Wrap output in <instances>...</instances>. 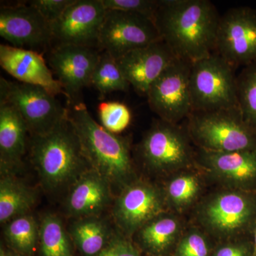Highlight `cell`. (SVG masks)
<instances>
[{"instance_id":"14","label":"cell","mask_w":256,"mask_h":256,"mask_svg":"<svg viewBox=\"0 0 256 256\" xmlns=\"http://www.w3.org/2000/svg\"><path fill=\"white\" fill-rule=\"evenodd\" d=\"M0 36L11 46L35 50L42 54L52 48L50 22L28 2L2 5Z\"/></svg>"},{"instance_id":"25","label":"cell","mask_w":256,"mask_h":256,"mask_svg":"<svg viewBox=\"0 0 256 256\" xmlns=\"http://www.w3.org/2000/svg\"><path fill=\"white\" fill-rule=\"evenodd\" d=\"M6 242L18 256H31L40 240V224L33 216L16 217L4 225Z\"/></svg>"},{"instance_id":"24","label":"cell","mask_w":256,"mask_h":256,"mask_svg":"<svg viewBox=\"0 0 256 256\" xmlns=\"http://www.w3.org/2000/svg\"><path fill=\"white\" fill-rule=\"evenodd\" d=\"M73 242L58 216L48 214L40 223L41 256H74Z\"/></svg>"},{"instance_id":"34","label":"cell","mask_w":256,"mask_h":256,"mask_svg":"<svg viewBox=\"0 0 256 256\" xmlns=\"http://www.w3.org/2000/svg\"><path fill=\"white\" fill-rule=\"evenodd\" d=\"M252 239H242L220 246L210 256H252Z\"/></svg>"},{"instance_id":"36","label":"cell","mask_w":256,"mask_h":256,"mask_svg":"<svg viewBox=\"0 0 256 256\" xmlns=\"http://www.w3.org/2000/svg\"><path fill=\"white\" fill-rule=\"evenodd\" d=\"M0 256H13L11 255V254H8L3 250L2 248H1V252H0Z\"/></svg>"},{"instance_id":"7","label":"cell","mask_w":256,"mask_h":256,"mask_svg":"<svg viewBox=\"0 0 256 256\" xmlns=\"http://www.w3.org/2000/svg\"><path fill=\"white\" fill-rule=\"evenodd\" d=\"M190 140L188 130L159 118L146 132L138 152L152 171L172 172L186 168L194 159Z\"/></svg>"},{"instance_id":"18","label":"cell","mask_w":256,"mask_h":256,"mask_svg":"<svg viewBox=\"0 0 256 256\" xmlns=\"http://www.w3.org/2000/svg\"><path fill=\"white\" fill-rule=\"evenodd\" d=\"M0 65L18 82L46 89L54 96L64 92L42 54L35 50L0 45ZM65 96V95H64Z\"/></svg>"},{"instance_id":"8","label":"cell","mask_w":256,"mask_h":256,"mask_svg":"<svg viewBox=\"0 0 256 256\" xmlns=\"http://www.w3.org/2000/svg\"><path fill=\"white\" fill-rule=\"evenodd\" d=\"M200 217L217 236L252 234L256 222V192L233 190L217 194L202 207Z\"/></svg>"},{"instance_id":"5","label":"cell","mask_w":256,"mask_h":256,"mask_svg":"<svg viewBox=\"0 0 256 256\" xmlns=\"http://www.w3.org/2000/svg\"><path fill=\"white\" fill-rule=\"evenodd\" d=\"M236 70L215 53L192 63L190 82L192 112L238 107Z\"/></svg>"},{"instance_id":"30","label":"cell","mask_w":256,"mask_h":256,"mask_svg":"<svg viewBox=\"0 0 256 256\" xmlns=\"http://www.w3.org/2000/svg\"><path fill=\"white\" fill-rule=\"evenodd\" d=\"M176 256H210V244L201 232L190 230L178 242Z\"/></svg>"},{"instance_id":"11","label":"cell","mask_w":256,"mask_h":256,"mask_svg":"<svg viewBox=\"0 0 256 256\" xmlns=\"http://www.w3.org/2000/svg\"><path fill=\"white\" fill-rule=\"evenodd\" d=\"M159 40V32L152 18L138 13L107 10L99 35L98 48L118 60Z\"/></svg>"},{"instance_id":"33","label":"cell","mask_w":256,"mask_h":256,"mask_svg":"<svg viewBox=\"0 0 256 256\" xmlns=\"http://www.w3.org/2000/svg\"><path fill=\"white\" fill-rule=\"evenodd\" d=\"M96 256H140V252L127 237L122 234H116Z\"/></svg>"},{"instance_id":"4","label":"cell","mask_w":256,"mask_h":256,"mask_svg":"<svg viewBox=\"0 0 256 256\" xmlns=\"http://www.w3.org/2000/svg\"><path fill=\"white\" fill-rule=\"evenodd\" d=\"M188 120L190 137L200 149L215 152L256 150V131L244 120L238 107L194 111Z\"/></svg>"},{"instance_id":"17","label":"cell","mask_w":256,"mask_h":256,"mask_svg":"<svg viewBox=\"0 0 256 256\" xmlns=\"http://www.w3.org/2000/svg\"><path fill=\"white\" fill-rule=\"evenodd\" d=\"M162 40L126 54L116 60L130 85L140 96H146L150 87L174 58Z\"/></svg>"},{"instance_id":"16","label":"cell","mask_w":256,"mask_h":256,"mask_svg":"<svg viewBox=\"0 0 256 256\" xmlns=\"http://www.w3.org/2000/svg\"><path fill=\"white\" fill-rule=\"evenodd\" d=\"M196 160L210 174L233 190L256 192V150L215 152L200 149Z\"/></svg>"},{"instance_id":"32","label":"cell","mask_w":256,"mask_h":256,"mask_svg":"<svg viewBox=\"0 0 256 256\" xmlns=\"http://www.w3.org/2000/svg\"><path fill=\"white\" fill-rule=\"evenodd\" d=\"M74 2V0H32L28 2L38 10L50 24L56 21Z\"/></svg>"},{"instance_id":"12","label":"cell","mask_w":256,"mask_h":256,"mask_svg":"<svg viewBox=\"0 0 256 256\" xmlns=\"http://www.w3.org/2000/svg\"><path fill=\"white\" fill-rule=\"evenodd\" d=\"M100 54L98 48L74 45L56 46L48 50V65L68 104L82 102V90L92 86Z\"/></svg>"},{"instance_id":"22","label":"cell","mask_w":256,"mask_h":256,"mask_svg":"<svg viewBox=\"0 0 256 256\" xmlns=\"http://www.w3.org/2000/svg\"><path fill=\"white\" fill-rule=\"evenodd\" d=\"M69 235L84 256H96L110 242L114 234L100 216L78 218L70 225Z\"/></svg>"},{"instance_id":"2","label":"cell","mask_w":256,"mask_h":256,"mask_svg":"<svg viewBox=\"0 0 256 256\" xmlns=\"http://www.w3.org/2000/svg\"><path fill=\"white\" fill-rule=\"evenodd\" d=\"M67 117L90 168L110 186L129 184L134 173L128 140L109 132L92 118L84 102L68 104Z\"/></svg>"},{"instance_id":"3","label":"cell","mask_w":256,"mask_h":256,"mask_svg":"<svg viewBox=\"0 0 256 256\" xmlns=\"http://www.w3.org/2000/svg\"><path fill=\"white\" fill-rule=\"evenodd\" d=\"M30 146L32 164L47 191L69 188L92 169L68 117L50 132L31 136Z\"/></svg>"},{"instance_id":"19","label":"cell","mask_w":256,"mask_h":256,"mask_svg":"<svg viewBox=\"0 0 256 256\" xmlns=\"http://www.w3.org/2000/svg\"><path fill=\"white\" fill-rule=\"evenodd\" d=\"M110 184L94 170L84 173L69 188L65 210L73 218L100 216L110 204L112 190Z\"/></svg>"},{"instance_id":"9","label":"cell","mask_w":256,"mask_h":256,"mask_svg":"<svg viewBox=\"0 0 256 256\" xmlns=\"http://www.w3.org/2000/svg\"><path fill=\"white\" fill-rule=\"evenodd\" d=\"M192 64L176 57L150 87L146 96L148 104L160 119L178 124L192 114Z\"/></svg>"},{"instance_id":"27","label":"cell","mask_w":256,"mask_h":256,"mask_svg":"<svg viewBox=\"0 0 256 256\" xmlns=\"http://www.w3.org/2000/svg\"><path fill=\"white\" fill-rule=\"evenodd\" d=\"M237 101L244 120L256 131V62L237 76Z\"/></svg>"},{"instance_id":"15","label":"cell","mask_w":256,"mask_h":256,"mask_svg":"<svg viewBox=\"0 0 256 256\" xmlns=\"http://www.w3.org/2000/svg\"><path fill=\"white\" fill-rule=\"evenodd\" d=\"M164 204V197L156 186L136 182L122 188L114 202L112 216L121 233L128 236L162 214Z\"/></svg>"},{"instance_id":"28","label":"cell","mask_w":256,"mask_h":256,"mask_svg":"<svg viewBox=\"0 0 256 256\" xmlns=\"http://www.w3.org/2000/svg\"><path fill=\"white\" fill-rule=\"evenodd\" d=\"M200 192V180L188 173L176 176L168 184L166 196L174 206L182 208L193 203Z\"/></svg>"},{"instance_id":"31","label":"cell","mask_w":256,"mask_h":256,"mask_svg":"<svg viewBox=\"0 0 256 256\" xmlns=\"http://www.w3.org/2000/svg\"><path fill=\"white\" fill-rule=\"evenodd\" d=\"M107 10L138 13L153 20L158 0H101Z\"/></svg>"},{"instance_id":"35","label":"cell","mask_w":256,"mask_h":256,"mask_svg":"<svg viewBox=\"0 0 256 256\" xmlns=\"http://www.w3.org/2000/svg\"><path fill=\"white\" fill-rule=\"evenodd\" d=\"M252 246H254V250H252V256H256V222L254 225V228L252 232Z\"/></svg>"},{"instance_id":"20","label":"cell","mask_w":256,"mask_h":256,"mask_svg":"<svg viewBox=\"0 0 256 256\" xmlns=\"http://www.w3.org/2000/svg\"><path fill=\"white\" fill-rule=\"evenodd\" d=\"M28 133L24 120L14 106L0 102L1 171H12L21 164L28 146Z\"/></svg>"},{"instance_id":"10","label":"cell","mask_w":256,"mask_h":256,"mask_svg":"<svg viewBox=\"0 0 256 256\" xmlns=\"http://www.w3.org/2000/svg\"><path fill=\"white\" fill-rule=\"evenodd\" d=\"M214 53L236 69L256 62V10L238 6L220 15Z\"/></svg>"},{"instance_id":"21","label":"cell","mask_w":256,"mask_h":256,"mask_svg":"<svg viewBox=\"0 0 256 256\" xmlns=\"http://www.w3.org/2000/svg\"><path fill=\"white\" fill-rule=\"evenodd\" d=\"M0 180V223L5 225L16 217L30 214L36 204L35 192L22 182L1 171Z\"/></svg>"},{"instance_id":"1","label":"cell","mask_w":256,"mask_h":256,"mask_svg":"<svg viewBox=\"0 0 256 256\" xmlns=\"http://www.w3.org/2000/svg\"><path fill=\"white\" fill-rule=\"evenodd\" d=\"M220 18L210 0H158L153 21L175 56L194 63L214 53Z\"/></svg>"},{"instance_id":"29","label":"cell","mask_w":256,"mask_h":256,"mask_svg":"<svg viewBox=\"0 0 256 256\" xmlns=\"http://www.w3.org/2000/svg\"><path fill=\"white\" fill-rule=\"evenodd\" d=\"M101 126L109 132L118 134L128 127L131 112L128 106L119 102H102L98 106Z\"/></svg>"},{"instance_id":"6","label":"cell","mask_w":256,"mask_h":256,"mask_svg":"<svg viewBox=\"0 0 256 256\" xmlns=\"http://www.w3.org/2000/svg\"><path fill=\"white\" fill-rule=\"evenodd\" d=\"M0 102L14 106L24 120L31 136L50 132L67 118V108L46 89L2 77L0 78Z\"/></svg>"},{"instance_id":"13","label":"cell","mask_w":256,"mask_h":256,"mask_svg":"<svg viewBox=\"0 0 256 256\" xmlns=\"http://www.w3.org/2000/svg\"><path fill=\"white\" fill-rule=\"evenodd\" d=\"M106 12L101 0H74L50 24L52 47L74 45L99 50V35Z\"/></svg>"},{"instance_id":"23","label":"cell","mask_w":256,"mask_h":256,"mask_svg":"<svg viewBox=\"0 0 256 256\" xmlns=\"http://www.w3.org/2000/svg\"><path fill=\"white\" fill-rule=\"evenodd\" d=\"M162 214L148 222L138 232L141 246L146 252L154 255L168 250L180 233L178 220L174 217Z\"/></svg>"},{"instance_id":"26","label":"cell","mask_w":256,"mask_h":256,"mask_svg":"<svg viewBox=\"0 0 256 256\" xmlns=\"http://www.w3.org/2000/svg\"><path fill=\"white\" fill-rule=\"evenodd\" d=\"M92 86L102 97L114 92H128L130 87L117 62L107 52L100 53L92 74Z\"/></svg>"}]
</instances>
